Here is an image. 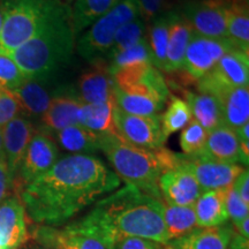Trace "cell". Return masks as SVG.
I'll use <instances>...</instances> for the list:
<instances>
[{
	"instance_id": "obj_1",
	"label": "cell",
	"mask_w": 249,
	"mask_h": 249,
	"mask_svg": "<svg viewBox=\"0 0 249 249\" xmlns=\"http://www.w3.org/2000/svg\"><path fill=\"white\" fill-rule=\"evenodd\" d=\"M121 180L99 158L68 155L24 186L22 203L34 222L58 226L119 188Z\"/></svg>"
},
{
	"instance_id": "obj_2",
	"label": "cell",
	"mask_w": 249,
	"mask_h": 249,
	"mask_svg": "<svg viewBox=\"0 0 249 249\" xmlns=\"http://www.w3.org/2000/svg\"><path fill=\"white\" fill-rule=\"evenodd\" d=\"M164 202L126 185L97 201L87 214L116 248L124 238H142L165 246L169 242L164 223Z\"/></svg>"
},
{
	"instance_id": "obj_3",
	"label": "cell",
	"mask_w": 249,
	"mask_h": 249,
	"mask_svg": "<svg viewBox=\"0 0 249 249\" xmlns=\"http://www.w3.org/2000/svg\"><path fill=\"white\" fill-rule=\"evenodd\" d=\"M75 38L70 5L59 2L35 35L9 54L28 79L45 80L70 64Z\"/></svg>"
},
{
	"instance_id": "obj_4",
	"label": "cell",
	"mask_w": 249,
	"mask_h": 249,
	"mask_svg": "<svg viewBox=\"0 0 249 249\" xmlns=\"http://www.w3.org/2000/svg\"><path fill=\"white\" fill-rule=\"evenodd\" d=\"M99 150L107 156L120 180L161 200L158 181L161 173L176 164V154L164 147L157 150L135 147L111 134L101 135Z\"/></svg>"
},
{
	"instance_id": "obj_5",
	"label": "cell",
	"mask_w": 249,
	"mask_h": 249,
	"mask_svg": "<svg viewBox=\"0 0 249 249\" xmlns=\"http://www.w3.org/2000/svg\"><path fill=\"white\" fill-rule=\"evenodd\" d=\"M59 0H2L4 21L0 50L12 53L28 42L53 11Z\"/></svg>"
},
{
	"instance_id": "obj_6",
	"label": "cell",
	"mask_w": 249,
	"mask_h": 249,
	"mask_svg": "<svg viewBox=\"0 0 249 249\" xmlns=\"http://www.w3.org/2000/svg\"><path fill=\"white\" fill-rule=\"evenodd\" d=\"M138 17L136 0H118L107 14L93 22L85 35L77 39L76 51L88 61L102 58L111 49L118 29Z\"/></svg>"
},
{
	"instance_id": "obj_7",
	"label": "cell",
	"mask_w": 249,
	"mask_h": 249,
	"mask_svg": "<svg viewBox=\"0 0 249 249\" xmlns=\"http://www.w3.org/2000/svg\"><path fill=\"white\" fill-rule=\"evenodd\" d=\"M37 239L53 249H114L102 230L87 217L60 230L42 226L37 231Z\"/></svg>"
},
{
	"instance_id": "obj_8",
	"label": "cell",
	"mask_w": 249,
	"mask_h": 249,
	"mask_svg": "<svg viewBox=\"0 0 249 249\" xmlns=\"http://www.w3.org/2000/svg\"><path fill=\"white\" fill-rule=\"evenodd\" d=\"M248 83L249 52L234 48L224 54L207 75L198 79L197 89L201 93L214 96L224 89L248 87Z\"/></svg>"
},
{
	"instance_id": "obj_9",
	"label": "cell",
	"mask_w": 249,
	"mask_h": 249,
	"mask_svg": "<svg viewBox=\"0 0 249 249\" xmlns=\"http://www.w3.org/2000/svg\"><path fill=\"white\" fill-rule=\"evenodd\" d=\"M113 117L117 134L124 141L148 150L164 147L166 140L161 133L160 116H134L121 111L116 105Z\"/></svg>"
},
{
	"instance_id": "obj_10",
	"label": "cell",
	"mask_w": 249,
	"mask_h": 249,
	"mask_svg": "<svg viewBox=\"0 0 249 249\" xmlns=\"http://www.w3.org/2000/svg\"><path fill=\"white\" fill-rule=\"evenodd\" d=\"M179 13L194 34L209 38H227L226 0L185 1Z\"/></svg>"
},
{
	"instance_id": "obj_11",
	"label": "cell",
	"mask_w": 249,
	"mask_h": 249,
	"mask_svg": "<svg viewBox=\"0 0 249 249\" xmlns=\"http://www.w3.org/2000/svg\"><path fill=\"white\" fill-rule=\"evenodd\" d=\"M234 45L229 38H209L193 34L187 46L181 70L193 79L198 80L214 67L224 54Z\"/></svg>"
},
{
	"instance_id": "obj_12",
	"label": "cell",
	"mask_w": 249,
	"mask_h": 249,
	"mask_svg": "<svg viewBox=\"0 0 249 249\" xmlns=\"http://www.w3.org/2000/svg\"><path fill=\"white\" fill-rule=\"evenodd\" d=\"M179 158L194 176L202 192L229 188L245 170L239 164L222 163L202 156L182 155Z\"/></svg>"
},
{
	"instance_id": "obj_13",
	"label": "cell",
	"mask_w": 249,
	"mask_h": 249,
	"mask_svg": "<svg viewBox=\"0 0 249 249\" xmlns=\"http://www.w3.org/2000/svg\"><path fill=\"white\" fill-rule=\"evenodd\" d=\"M158 187L164 203L170 205H194L202 189L191 171L177 155L176 164L161 173Z\"/></svg>"
},
{
	"instance_id": "obj_14",
	"label": "cell",
	"mask_w": 249,
	"mask_h": 249,
	"mask_svg": "<svg viewBox=\"0 0 249 249\" xmlns=\"http://www.w3.org/2000/svg\"><path fill=\"white\" fill-rule=\"evenodd\" d=\"M58 160L57 143L45 134L36 133L28 144L18 171L24 186L48 172Z\"/></svg>"
},
{
	"instance_id": "obj_15",
	"label": "cell",
	"mask_w": 249,
	"mask_h": 249,
	"mask_svg": "<svg viewBox=\"0 0 249 249\" xmlns=\"http://www.w3.org/2000/svg\"><path fill=\"white\" fill-rule=\"evenodd\" d=\"M28 239L26 209L18 197L0 203V249H20Z\"/></svg>"
},
{
	"instance_id": "obj_16",
	"label": "cell",
	"mask_w": 249,
	"mask_h": 249,
	"mask_svg": "<svg viewBox=\"0 0 249 249\" xmlns=\"http://www.w3.org/2000/svg\"><path fill=\"white\" fill-rule=\"evenodd\" d=\"M1 134L5 160L8 172L14 180L28 144L35 135L34 126L26 118L18 116L2 127Z\"/></svg>"
},
{
	"instance_id": "obj_17",
	"label": "cell",
	"mask_w": 249,
	"mask_h": 249,
	"mask_svg": "<svg viewBox=\"0 0 249 249\" xmlns=\"http://www.w3.org/2000/svg\"><path fill=\"white\" fill-rule=\"evenodd\" d=\"M92 68L85 71L79 80L80 99L85 104H101L114 99V81L107 61L92 60Z\"/></svg>"
},
{
	"instance_id": "obj_18",
	"label": "cell",
	"mask_w": 249,
	"mask_h": 249,
	"mask_svg": "<svg viewBox=\"0 0 249 249\" xmlns=\"http://www.w3.org/2000/svg\"><path fill=\"white\" fill-rule=\"evenodd\" d=\"M233 234V226L227 223L216 227H197L180 238L170 240L164 249H229Z\"/></svg>"
},
{
	"instance_id": "obj_19",
	"label": "cell",
	"mask_w": 249,
	"mask_h": 249,
	"mask_svg": "<svg viewBox=\"0 0 249 249\" xmlns=\"http://www.w3.org/2000/svg\"><path fill=\"white\" fill-rule=\"evenodd\" d=\"M209 160L230 164H244L240 150V141L235 130L226 124L208 132L207 142L200 155Z\"/></svg>"
},
{
	"instance_id": "obj_20",
	"label": "cell",
	"mask_w": 249,
	"mask_h": 249,
	"mask_svg": "<svg viewBox=\"0 0 249 249\" xmlns=\"http://www.w3.org/2000/svg\"><path fill=\"white\" fill-rule=\"evenodd\" d=\"M83 102L79 97L55 96L43 113L42 123L48 132L55 133L71 124H79V116Z\"/></svg>"
},
{
	"instance_id": "obj_21",
	"label": "cell",
	"mask_w": 249,
	"mask_h": 249,
	"mask_svg": "<svg viewBox=\"0 0 249 249\" xmlns=\"http://www.w3.org/2000/svg\"><path fill=\"white\" fill-rule=\"evenodd\" d=\"M227 188L203 192L194 203L197 227L222 226L229 222L226 210Z\"/></svg>"
},
{
	"instance_id": "obj_22",
	"label": "cell",
	"mask_w": 249,
	"mask_h": 249,
	"mask_svg": "<svg viewBox=\"0 0 249 249\" xmlns=\"http://www.w3.org/2000/svg\"><path fill=\"white\" fill-rule=\"evenodd\" d=\"M220 103L224 124L232 129H238L249 121L248 87L224 89L213 96Z\"/></svg>"
},
{
	"instance_id": "obj_23",
	"label": "cell",
	"mask_w": 249,
	"mask_h": 249,
	"mask_svg": "<svg viewBox=\"0 0 249 249\" xmlns=\"http://www.w3.org/2000/svg\"><path fill=\"white\" fill-rule=\"evenodd\" d=\"M194 31L181 17L178 11H174L172 23L170 27L169 40H167L166 60H165L164 71L167 73L181 70L183 57L189 40Z\"/></svg>"
},
{
	"instance_id": "obj_24",
	"label": "cell",
	"mask_w": 249,
	"mask_h": 249,
	"mask_svg": "<svg viewBox=\"0 0 249 249\" xmlns=\"http://www.w3.org/2000/svg\"><path fill=\"white\" fill-rule=\"evenodd\" d=\"M183 97L192 112L193 119L197 121L207 132L225 124L220 103L216 97L208 93L193 92L191 90H185Z\"/></svg>"
},
{
	"instance_id": "obj_25",
	"label": "cell",
	"mask_w": 249,
	"mask_h": 249,
	"mask_svg": "<svg viewBox=\"0 0 249 249\" xmlns=\"http://www.w3.org/2000/svg\"><path fill=\"white\" fill-rule=\"evenodd\" d=\"M226 29L234 48L249 52L248 0H226Z\"/></svg>"
},
{
	"instance_id": "obj_26",
	"label": "cell",
	"mask_w": 249,
	"mask_h": 249,
	"mask_svg": "<svg viewBox=\"0 0 249 249\" xmlns=\"http://www.w3.org/2000/svg\"><path fill=\"white\" fill-rule=\"evenodd\" d=\"M54 134L60 147L73 155H91L99 150L101 134L93 133L81 124H71Z\"/></svg>"
},
{
	"instance_id": "obj_27",
	"label": "cell",
	"mask_w": 249,
	"mask_h": 249,
	"mask_svg": "<svg viewBox=\"0 0 249 249\" xmlns=\"http://www.w3.org/2000/svg\"><path fill=\"white\" fill-rule=\"evenodd\" d=\"M117 1L118 0H73L70 4V14L75 37L107 14Z\"/></svg>"
},
{
	"instance_id": "obj_28",
	"label": "cell",
	"mask_w": 249,
	"mask_h": 249,
	"mask_svg": "<svg viewBox=\"0 0 249 249\" xmlns=\"http://www.w3.org/2000/svg\"><path fill=\"white\" fill-rule=\"evenodd\" d=\"M42 81L39 79H27L17 89L12 90L21 110L35 117L43 116L52 99Z\"/></svg>"
},
{
	"instance_id": "obj_29",
	"label": "cell",
	"mask_w": 249,
	"mask_h": 249,
	"mask_svg": "<svg viewBox=\"0 0 249 249\" xmlns=\"http://www.w3.org/2000/svg\"><path fill=\"white\" fill-rule=\"evenodd\" d=\"M116 102L111 101L101 104H85L81 107L79 124L97 134L118 135L114 124L113 112Z\"/></svg>"
},
{
	"instance_id": "obj_30",
	"label": "cell",
	"mask_w": 249,
	"mask_h": 249,
	"mask_svg": "<svg viewBox=\"0 0 249 249\" xmlns=\"http://www.w3.org/2000/svg\"><path fill=\"white\" fill-rule=\"evenodd\" d=\"M174 11L165 12L151 21L148 31V44L151 51V62L156 68L164 71L166 60L167 40Z\"/></svg>"
},
{
	"instance_id": "obj_31",
	"label": "cell",
	"mask_w": 249,
	"mask_h": 249,
	"mask_svg": "<svg viewBox=\"0 0 249 249\" xmlns=\"http://www.w3.org/2000/svg\"><path fill=\"white\" fill-rule=\"evenodd\" d=\"M163 214L169 240L180 238L197 229L194 205H170L164 203Z\"/></svg>"
},
{
	"instance_id": "obj_32",
	"label": "cell",
	"mask_w": 249,
	"mask_h": 249,
	"mask_svg": "<svg viewBox=\"0 0 249 249\" xmlns=\"http://www.w3.org/2000/svg\"><path fill=\"white\" fill-rule=\"evenodd\" d=\"M192 119V112L189 110L188 104L181 98H171L169 107L160 117L161 133L164 139L167 140L171 134L185 128Z\"/></svg>"
},
{
	"instance_id": "obj_33",
	"label": "cell",
	"mask_w": 249,
	"mask_h": 249,
	"mask_svg": "<svg viewBox=\"0 0 249 249\" xmlns=\"http://www.w3.org/2000/svg\"><path fill=\"white\" fill-rule=\"evenodd\" d=\"M144 33L145 23L140 17L121 26L114 36L113 44L107 53V57L112 58L132 48L144 37Z\"/></svg>"
},
{
	"instance_id": "obj_34",
	"label": "cell",
	"mask_w": 249,
	"mask_h": 249,
	"mask_svg": "<svg viewBox=\"0 0 249 249\" xmlns=\"http://www.w3.org/2000/svg\"><path fill=\"white\" fill-rule=\"evenodd\" d=\"M110 60L111 61L110 65H108V68H110L111 75L114 71H117L123 67L133 66V65L139 64H147V62L152 64L151 51L150 48H149L147 37L144 36L135 45L132 46V48L110 58Z\"/></svg>"
},
{
	"instance_id": "obj_35",
	"label": "cell",
	"mask_w": 249,
	"mask_h": 249,
	"mask_svg": "<svg viewBox=\"0 0 249 249\" xmlns=\"http://www.w3.org/2000/svg\"><path fill=\"white\" fill-rule=\"evenodd\" d=\"M208 132L194 119L191 120L180 135V147L187 156L200 155L207 142Z\"/></svg>"
},
{
	"instance_id": "obj_36",
	"label": "cell",
	"mask_w": 249,
	"mask_h": 249,
	"mask_svg": "<svg viewBox=\"0 0 249 249\" xmlns=\"http://www.w3.org/2000/svg\"><path fill=\"white\" fill-rule=\"evenodd\" d=\"M27 79L12 55L0 50V87L12 91Z\"/></svg>"
},
{
	"instance_id": "obj_37",
	"label": "cell",
	"mask_w": 249,
	"mask_h": 249,
	"mask_svg": "<svg viewBox=\"0 0 249 249\" xmlns=\"http://www.w3.org/2000/svg\"><path fill=\"white\" fill-rule=\"evenodd\" d=\"M226 210L229 214V220H231L233 226H236L239 223L249 217V204L242 201L233 185L227 188Z\"/></svg>"
},
{
	"instance_id": "obj_38",
	"label": "cell",
	"mask_w": 249,
	"mask_h": 249,
	"mask_svg": "<svg viewBox=\"0 0 249 249\" xmlns=\"http://www.w3.org/2000/svg\"><path fill=\"white\" fill-rule=\"evenodd\" d=\"M177 0H136L139 17L144 23H150L160 14L169 12Z\"/></svg>"
},
{
	"instance_id": "obj_39",
	"label": "cell",
	"mask_w": 249,
	"mask_h": 249,
	"mask_svg": "<svg viewBox=\"0 0 249 249\" xmlns=\"http://www.w3.org/2000/svg\"><path fill=\"white\" fill-rule=\"evenodd\" d=\"M20 105L11 90L0 87V128L20 113Z\"/></svg>"
},
{
	"instance_id": "obj_40",
	"label": "cell",
	"mask_w": 249,
	"mask_h": 249,
	"mask_svg": "<svg viewBox=\"0 0 249 249\" xmlns=\"http://www.w3.org/2000/svg\"><path fill=\"white\" fill-rule=\"evenodd\" d=\"M114 249H164V246L148 239L124 238L118 242Z\"/></svg>"
},
{
	"instance_id": "obj_41",
	"label": "cell",
	"mask_w": 249,
	"mask_h": 249,
	"mask_svg": "<svg viewBox=\"0 0 249 249\" xmlns=\"http://www.w3.org/2000/svg\"><path fill=\"white\" fill-rule=\"evenodd\" d=\"M13 179L8 172L7 164L5 160H0V203L7 198V195L11 191Z\"/></svg>"
},
{
	"instance_id": "obj_42",
	"label": "cell",
	"mask_w": 249,
	"mask_h": 249,
	"mask_svg": "<svg viewBox=\"0 0 249 249\" xmlns=\"http://www.w3.org/2000/svg\"><path fill=\"white\" fill-rule=\"evenodd\" d=\"M233 187L242 198V201L249 204V172L247 169L244 170V172L235 179Z\"/></svg>"
},
{
	"instance_id": "obj_43",
	"label": "cell",
	"mask_w": 249,
	"mask_h": 249,
	"mask_svg": "<svg viewBox=\"0 0 249 249\" xmlns=\"http://www.w3.org/2000/svg\"><path fill=\"white\" fill-rule=\"evenodd\" d=\"M248 242L249 240H247V239H244L238 233L236 234L234 233L232 236L231 244L229 246V249H249Z\"/></svg>"
},
{
	"instance_id": "obj_44",
	"label": "cell",
	"mask_w": 249,
	"mask_h": 249,
	"mask_svg": "<svg viewBox=\"0 0 249 249\" xmlns=\"http://www.w3.org/2000/svg\"><path fill=\"white\" fill-rule=\"evenodd\" d=\"M249 217L246 218V219L242 220L238 224V225L234 226L235 230H236V233H238L239 235L242 236L244 239H247L249 240Z\"/></svg>"
},
{
	"instance_id": "obj_45",
	"label": "cell",
	"mask_w": 249,
	"mask_h": 249,
	"mask_svg": "<svg viewBox=\"0 0 249 249\" xmlns=\"http://www.w3.org/2000/svg\"><path fill=\"white\" fill-rule=\"evenodd\" d=\"M236 135L240 142H248L249 143V123L245 124L240 128L235 129Z\"/></svg>"
},
{
	"instance_id": "obj_46",
	"label": "cell",
	"mask_w": 249,
	"mask_h": 249,
	"mask_svg": "<svg viewBox=\"0 0 249 249\" xmlns=\"http://www.w3.org/2000/svg\"><path fill=\"white\" fill-rule=\"evenodd\" d=\"M2 21H4V4H2V0H0V33H1Z\"/></svg>"
},
{
	"instance_id": "obj_47",
	"label": "cell",
	"mask_w": 249,
	"mask_h": 249,
	"mask_svg": "<svg viewBox=\"0 0 249 249\" xmlns=\"http://www.w3.org/2000/svg\"><path fill=\"white\" fill-rule=\"evenodd\" d=\"M0 160H5L4 147H2V134H1V128H0Z\"/></svg>"
},
{
	"instance_id": "obj_48",
	"label": "cell",
	"mask_w": 249,
	"mask_h": 249,
	"mask_svg": "<svg viewBox=\"0 0 249 249\" xmlns=\"http://www.w3.org/2000/svg\"><path fill=\"white\" fill-rule=\"evenodd\" d=\"M59 1H61V2H64V4H67V5H70L71 1H73V0H59Z\"/></svg>"
},
{
	"instance_id": "obj_49",
	"label": "cell",
	"mask_w": 249,
	"mask_h": 249,
	"mask_svg": "<svg viewBox=\"0 0 249 249\" xmlns=\"http://www.w3.org/2000/svg\"><path fill=\"white\" fill-rule=\"evenodd\" d=\"M36 249H53V248H50V247H46V246H43V247H39V248H36Z\"/></svg>"
},
{
	"instance_id": "obj_50",
	"label": "cell",
	"mask_w": 249,
	"mask_h": 249,
	"mask_svg": "<svg viewBox=\"0 0 249 249\" xmlns=\"http://www.w3.org/2000/svg\"><path fill=\"white\" fill-rule=\"evenodd\" d=\"M183 1H197V0H183Z\"/></svg>"
}]
</instances>
